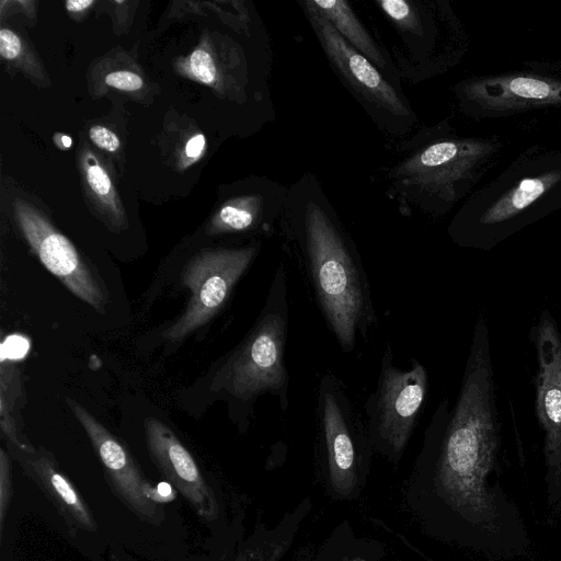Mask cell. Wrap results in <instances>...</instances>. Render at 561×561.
I'll return each instance as SVG.
<instances>
[{
	"instance_id": "obj_10",
	"label": "cell",
	"mask_w": 561,
	"mask_h": 561,
	"mask_svg": "<svg viewBox=\"0 0 561 561\" xmlns=\"http://www.w3.org/2000/svg\"><path fill=\"white\" fill-rule=\"evenodd\" d=\"M16 217L42 264L75 296L96 311L104 312L107 293L70 240L31 206L16 203Z\"/></svg>"
},
{
	"instance_id": "obj_25",
	"label": "cell",
	"mask_w": 561,
	"mask_h": 561,
	"mask_svg": "<svg viewBox=\"0 0 561 561\" xmlns=\"http://www.w3.org/2000/svg\"><path fill=\"white\" fill-rule=\"evenodd\" d=\"M28 350V342L25 337L20 335L8 336L1 348L2 359H18L22 358Z\"/></svg>"
},
{
	"instance_id": "obj_7",
	"label": "cell",
	"mask_w": 561,
	"mask_h": 561,
	"mask_svg": "<svg viewBox=\"0 0 561 561\" xmlns=\"http://www.w3.org/2000/svg\"><path fill=\"white\" fill-rule=\"evenodd\" d=\"M314 413L330 485L339 495L348 496L357 485L362 459L373 445L365 419L331 370L318 380Z\"/></svg>"
},
{
	"instance_id": "obj_15",
	"label": "cell",
	"mask_w": 561,
	"mask_h": 561,
	"mask_svg": "<svg viewBox=\"0 0 561 561\" xmlns=\"http://www.w3.org/2000/svg\"><path fill=\"white\" fill-rule=\"evenodd\" d=\"M463 96L491 111L561 104V82L531 76H501L467 82Z\"/></svg>"
},
{
	"instance_id": "obj_23",
	"label": "cell",
	"mask_w": 561,
	"mask_h": 561,
	"mask_svg": "<svg viewBox=\"0 0 561 561\" xmlns=\"http://www.w3.org/2000/svg\"><path fill=\"white\" fill-rule=\"evenodd\" d=\"M89 135L92 142L103 150L114 152L119 148L121 142L118 137L113 131L103 126H92L90 128Z\"/></svg>"
},
{
	"instance_id": "obj_29",
	"label": "cell",
	"mask_w": 561,
	"mask_h": 561,
	"mask_svg": "<svg viewBox=\"0 0 561 561\" xmlns=\"http://www.w3.org/2000/svg\"><path fill=\"white\" fill-rule=\"evenodd\" d=\"M352 561H366V560H364V559H362V558H355V559H353Z\"/></svg>"
},
{
	"instance_id": "obj_28",
	"label": "cell",
	"mask_w": 561,
	"mask_h": 561,
	"mask_svg": "<svg viewBox=\"0 0 561 561\" xmlns=\"http://www.w3.org/2000/svg\"><path fill=\"white\" fill-rule=\"evenodd\" d=\"M58 137L60 138L59 140V147L64 148V149H67L69 147H71L72 145V139L66 135H58Z\"/></svg>"
},
{
	"instance_id": "obj_9",
	"label": "cell",
	"mask_w": 561,
	"mask_h": 561,
	"mask_svg": "<svg viewBox=\"0 0 561 561\" xmlns=\"http://www.w3.org/2000/svg\"><path fill=\"white\" fill-rule=\"evenodd\" d=\"M66 402L98 454L112 492L140 520L159 526L165 517L159 488L146 479L128 449L85 408L71 398Z\"/></svg>"
},
{
	"instance_id": "obj_12",
	"label": "cell",
	"mask_w": 561,
	"mask_h": 561,
	"mask_svg": "<svg viewBox=\"0 0 561 561\" xmlns=\"http://www.w3.org/2000/svg\"><path fill=\"white\" fill-rule=\"evenodd\" d=\"M144 428L150 458L162 476L202 519L215 520L219 513L217 499L191 453L160 420L146 417Z\"/></svg>"
},
{
	"instance_id": "obj_6",
	"label": "cell",
	"mask_w": 561,
	"mask_h": 561,
	"mask_svg": "<svg viewBox=\"0 0 561 561\" xmlns=\"http://www.w3.org/2000/svg\"><path fill=\"white\" fill-rule=\"evenodd\" d=\"M428 391L425 366L412 357L410 367L394 364L387 344L380 360L375 391L365 403V423L371 445L398 461L417 424Z\"/></svg>"
},
{
	"instance_id": "obj_24",
	"label": "cell",
	"mask_w": 561,
	"mask_h": 561,
	"mask_svg": "<svg viewBox=\"0 0 561 561\" xmlns=\"http://www.w3.org/2000/svg\"><path fill=\"white\" fill-rule=\"evenodd\" d=\"M22 50L20 37L8 28L0 31V54L4 59H15Z\"/></svg>"
},
{
	"instance_id": "obj_1",
	"label": "cell",
	"mask_w": 561,
	"mask_h": 561,
	"mask_svg": "<svg viewBox=\"0 0 561 561\" xmlns=\"http://www.w3.org/2000/svg\"><path fill=\"white\" fill-rule=\"evenodd\" d=\"M490 334L486 320L476 322L457 400L443 399L425 432L421 462L431 468L443 499L468 522L493 530L496 504L486 479L499 448Z\"/></svg>"
},
{
	"instance_id": "obj_5",
	"label": "cell",
	"mask_w": 561,
	"mask_h": 561,
	"mask_svg": "<svg viewBox=\"0 0 561 561\" xmlns=\"http://www.w3.org/2000/svg\"><path fill=\"white\" fill-rule=\"evenodd\" d=\"M300 5L340 81L374 123L394 136L411 131L417 117L400 87L353 48L310 0Z\"/></svg>"
},
{
	"instance_id": "obj_16",
	"label": "cell",
	"mask_w": 561,
	"mask_h": 561,
	"mask_svg": "<svg viewBox=\"0 0 561 561\" xmlns=\"http://www.w3.org/2000/svg\"><path fill=\"white\" fill-rule=\"evenodd\" d=\"M336 32L373 62L390 81L399 85L398 72L389 54L382 49L345 0H310ZM400 87V85H399Z\"/></svg>"
},
{
	"instance_id": "obj_11",
	"label": "cell",
	"mask_w": 561,
	"mask_h": 561,
	"mask_svg": "<svg viewBox=\"0 0 561 561\" xmlns=\"http://www.w3.org/2000/svg\"><path fill=\"white\" fill-rule=\"evenodd\" d=\"M536 411L545 433L548 490L553 495L561 486V336L548 310L541 311L536 327Z\"/></svg>"
},
{
	"instance_id": "obj_22",
	"label": "cell",
	"mask_w": 561,
	"mask_h": 561,
	"mask_svg": "<svg viewBox=\"0 0 561 561\" xmlns=\"http://www.w3.org/2000/svg\"><path fill=\"white\" fill-rule=\"evenodd\" d=\"M105 83L123 91H136L144 84L142 79L130 71L111 72L105 77Z\"/></svg>"
},
{
	"instance_id": "obj_19",
	"label": "cell",
	"mask_w": 561,
	"mask_h": 561,
	"mask_svg": "<svg viewBox=\"0 0 561 561\" xmlns=\"http://www.w3.org/2000/svg\"><path fill=\"white\" fill-rule=\"evenodd\" d=\"M12 463L11 456L3 449H0V534L2 536L7 513L12 500Z\"/></svg>"
},
{
	"instance_id": "obj_13",
	"label": "cell",
	"mask_w": 561,
	"mask_h": 561,
	"mask_svg": "<svg viewBox=\"0 0 561 561\" xmlns=\"http://www.w3.org/2000/svg\"><path fill=\"white\" fill-rule=\"evenodd\" d=\"M11 455L25 474L51 502L71 529L95 531L91 510L71 480L61 471L55 458L44 448L21 450L10 446Z\"/></svg>"
},
{
	"instance_id": "obj_18",
	"label": "cell",
	"mask_w": 561,
	"mask_h": 561,
	"mask_svg": "<svg viewBox=\"0 0 561 561\" xmlns=\"http://www.w3.org/2000/svg\"><path fill=\"white\" fill-rule=\"evenodd\" d=\"M83 171L90 190L100 202L106 205L113 214L119 217L112 181L107 172L98 162V160H95V157L91 152H87L83 158Z\"/></svg>"
},
{
	"instance_id": "obj_14",
	"label": "cell",
	"mask_w": 561,
	"mask_h": 561,
	"mask_svg": "<svg viewBox=\"0 0 561 561\" xmlns=\"http://www.w3.org/2000/svg\"><path fill=\"white\" fill-rule=\"evenodd\" d=\"M289 186L262 179L245 194L228 201L214 219L217 233H270L280 221Z\"/></svg>"
},
{
	"instance_id": "obj_20",
	"label": "cell",
	"mask_w": 561,
	"mask_h": 561,
	"mask_svg": "<svg viewBox=\"0 0 561 561\" xmlns=\"http://www.w3.org/2000/svg\"><path fill=\"white\" fill-rule=\"evenodd\" d=\"M191 71L201 82L214 84L217 80V67L213 57L203 49H196L190 56Z\"/></svg>"
},
{
	"instance_id": "obj_17",
	"label": "cell",
	"mask_w": 561,
	"mask_h": 561,
	"mask_svg": "<svg viewBox=\"0 0 561 561\" xmlns=\"http://www.w3.org/2000/svg\"><path fill=\"white\" fill-rule=\"evenodd\" d=\"M561 180V171L522 180L480 217L481 225H495L508 220L536 202Z\"/></svg>"
},
{
	"instance_id": "obj_21",
	"label": "cell",
	"mask_w": 561,
	"mask_h": 561,
	"mask_svg": "<svg viewBox=\"0 0 561 561\" xmlns=\"http://www.w3.org/2000/svg\"><path fill=\"white\" fill-rule=\"evenodd\" d=\"M285 542H273L260 547L248 548L234 561H279L285 553Z\"/></svg>"
},
{
	"instance_id": "obj_27",
	"label": "cell",
	"mask_w": 561,
	"mask_h": 561,
	"mask_svg": "<svg viewBox=\"0 0 561 561\" xmlns=\"http://www.w3.org/2000/svg\"><path fill=\"white\" fill-rule=\"evenodd\" d=\"M93 3H94V1H92V0H85V1L68 0L66 2V7H67V10L70 12H81V11L85 10L87 8H89L90 5H92Z\"/></svg>"
},
{
	"instance_id": "obj_3",
	"label": "cell",
	"mask_w": 561,
	"mask_h": 561,
	"mask_svg": "<svg viewBox=\"0 0 561 561\" xmlns=\"http://www.w3.org/2000/svg\"><path fill=\"white\" fill-rule=\"evenodd\" d=\"M288 323L287 274L280 264L254 325L218 368L210 385L211 391L224 392L241 405L244 421H249L254 402L263 394L275 397L283 411L288 409Z\"/></svg>"
},
{
	"instance_id": "obj_26",
	"label": "cell",
	"mask_w": 561,
	"mask_h": 561,
	"mask_svg": "<svg viewBox=\"0 0 561 561\" xmlns=\"http://www.w3.org/2000/svg\"><path fill=\"white\" fill-rule=\"evenodd\" d=\"M204 147L205 137L202 134H197L187 141L185 146V153L190 158H196L203 152Z\"/></svg>"
},
{
	"instance_id": "obj_2",
	"label": "cell",
	"mask_w": 561,
	"mask_h": 561,
	"mask_svg": "<svg viewBox=\"0 0 561 561\" xmlns=\"http://www.w3.org/2000/svg\"><path fill=\"white\" fill-rule=\"evenodd\" d=\"M279 222L328 328L344 353L353 352L376 323V310L356 244L313 174L289 186Z\"/></svg>"
},
{
	"instance_id": "obj_4",
	"label": "cell",
	"mask_w": 561,
	"mask_h": 561,
	"mask_svg": "<svg viewBox=\"0 0 561 561\" xmlns=\"http://www.w3.org/2000/svg\"><path fill=\"white\" fill-rule=\"evenodd\" d=\"M491 150L474 139H440L413 148L388 171L386 194L402 210L443 213L459 197L461 185Z\"/></svg>"
},
{
	"instance_id": "obj_8",
	"label": "cell",
	"mask_w": 561,
	"mask_h": 561,
	"mask_svg": "<svg viewBox=\"0 0 561 561\" xmlns=\"http://www.w3.org/2000/svg\"><path fill=\"white\" fill-rule=\"evenodd\" d=\"M259 251L260 244L253 243L236 249H210L192 257L181 274L182 285L191 293L187 307L163 332V337L180 342L209 322L228 300Z\"/></svg>"
},
{
	"instance_id": "obj_30",
	"label": "cell",
	"mask_w": 561,
	"mask_h": 561,
	"mask_svg": "<svg viewBox=\"0 0 561 561\" xmlns=\"http://www.w3.org/2000/svg\"><path fill=\"white\" fill-rule=\"evenodd\" d=\"M430 561H432V560H430Z\"/></svg>"
}]
</instances>
